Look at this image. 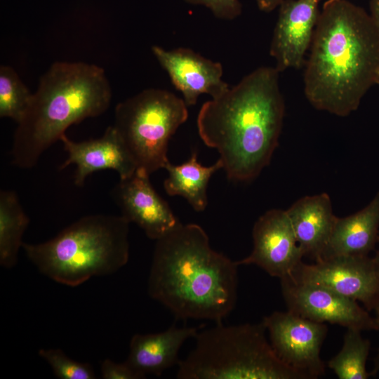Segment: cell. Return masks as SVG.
I'll use <instances>...</instances> for the list:
<instances>
[{"label": "cell", "mask_w": 379, "mask_h": 379, "mask_svg": "<svg viewBox=\"0 0 379 379\" xmlns=\"http://www.w3.org/2000/svg\"><path fill=\"white\" fill-rule=\"evenodd\" d=\"M60 140L67 152L60 169L75 164L74 179L77 186H83L86 178L97 171L112 169L118 173L120 179H126L137 169L135 161L113 125L96 139L75 142L64 134Z\"/></svg>", "instance_id": "obj_15"}, {"label": "cell", "mask_w": 379, "mask_h": 379, "mask_svg": "<svg viewBox=\"0 0 379 379\" xmlns=\"http://www.w3.org/2000/svg\"><path fill=\"white\" fill-rule=\"evenodd\" d=\"M238 266L211 247L200 225L181 223L156 241L148 294L178 319L222 322L237 302Z\"/></svg>", "instance_id": "obj_3"}, {"label": "cell", "mask_w": 379, "mask_h": 379, "mask_svg": "<svg viewBox=\"0 0 379 379\" xmlns=\"http://www.w3.org/2000/svg\"><path fill=\"white\" fill-rule=\"evenodd\" d=\"M262 321L269 332L274 352L283 363L305 379H315L324 374L325 365L320 357L328 331L324 323L288 310L274 312Z\"/></svg>", "instance_id": "obj_8"}, {"label": "cell", "mask_w": 379, "mask_h": 379, "mask_svg": "<svg viewBox=\"0 0 379 379\" xmlns=\"http://www.w3.org/2000/svg\"><path fill=\"white\" fill-rule=\"evenodd\" d=\"M304 91L317 109L355 111L379 74V34L370 15L347 0H327L314 29Z\"/></svg>", "instance_id": "obj_2"}, {"label": "cell", "mask_w": 379, "mask_h": 379, "mask_svg": "<svg viewBox=\"0 0 379 379\" xmlns=\"http://www.w3.org/2000/svg\"><path fill=\"white\" fill-rule=\"evenodd\" d=\"M39 355L51 367L60 379H95V373L91 364L77 361L60 349H41Z\"/></svg>", "instance_id": "obj_23"}, {"label": "cell", "mask_w": 379, "mask_h": 379, "mask_svg": "<svg viewBox=\"0 0 379 379\" xmlns=\"http://www.w3.org/2000/svg\"><path fill=\"white\" fill-rule=\"evenodd\" d=\"M379 191L357 213L336 217L322 258L336 255H368L378 241Z\"/></svg>", "instance_id": "obj_18"}, {"label": "cell", "mask_w": 379, "mask_h": 379, "mask_svg": "<svg viewBox=\"0 0 379 379\" xmlns=\"http://www.w3.org/2000/svg\"><path fill=\"white\" fill-rule=\"evenodd\" d=\"M112 88L105 70L84 62L58 61L41 77L29 107L14 132L12 163L31 168L67 128L109 107Z\"/></svg>", "instance_id": "obj_4"}, {"label": "cell", "mask_w": 379, "mask_h": 379, "mask_svg": "<svg viewBox=\"0 0 379 379\" xmlns=\"http://www.w3.org/2000/svg\"><path fill=\"white\" fill-rule=\"evenodd\" d=\"M259 9L264 12H270L279 6L284 0H255Z\"/></svg>", "instance_id": "obj_26"}, {"label": "cell", "mask_w": 379, "mask_h": 379, "mask_svg": "<svg viewBox=\"0 0 379 379\" xmlns=\"http://www.w3.org/2000/svg\"><path fill=\"white\" fill-rule=\"evenodd\" d=\"M164 168L168 176L164 182L166 192L169 196H181L197 212L205 210L208 204L207 187L211 176L222 168L220 160L212 166H202L197 161V154L193 151L190 158L180 165L168 161Z\"/></svg>", "instance_id": "obj_19"}, {"label": "cell", "mask_w": 379, "mask_h": 379, "mask_svg": "<svg viewBox=\"0 0 379 379\" xmlns=\"http://www.w3.org/2000/svg\"><path fill=\"white\" fill-rule=\"evenodd\" d=\"M253 248L249 255L237 261L255 265L272 277H290L300 265L304 256L295 236L286 211L271 209L255 222Z\"/></svg>", "instance_id": "obj_11"}, {"label": "cell", "mask_w": 379, "mask_h": 379, "mask_svg": "<svg viewBox=\"0 0 379 379\" xmlns=\"http://www.w3.org/2000/svg\"><path fill=\"white\" fill-rule=\"evenodd\" d=\"M151 49L187 107L196 105L201 94L216 98L230 88L222 79L223 68L219 62L186 48L166 50L154 45Z\"/></svg>", "instance_id": "obj_13"}, {"label": "cell", "mask_w": 379, "mask_h": 379, "mask_svg": "<svg viewBox=\"0 0 379 379\" xmlns=\"http://www.w3.org/2000/svg\"><path fill=\"white\" fill-rule=\"evenodd\" d=\"M361 332L347 328L341 350L328 362V368L340 379H366L371 376L366 368L371 343Z\"/></svg>", "instance_id": "obj_21"}, {"label": "cell", "mask_w": 379, "mask_h": 379, "mask_svg": "<svg viewBox=\"0 0 379 379\" xmlns=\"http://www.w3.org/2000/svg\"><path fill=\"white\" fill-rule=\"evenodd\" d=\"M149 173L137 168L129 178L120 179L112 196L121 215L134 222L153 240H158L176 229L181 222L169 205L153 188Z\"/></svg>", "instance_id": "obj_12"}, {"label": "cell", "mask_w": 379, "mask_h": 379, "mask_svg": "<svg viewBox=\"0 0 379 379\" xmlns=\"http://www.w3.org/2000/svg\"><path fill=\"white\" fill-rule=\"evenodd\" d=\"M192 5H201L208 8L215 18L231 20L241 13L239 0H184Z\"/></svg>", "instance_id": "obj_24"}, {"label": "cell", "mask_w": 379, "mask_h": 379, "mask_svg": "<svg viewBox=\"0 0 379 379\" xmlns=\"http://www.w3.org/2000/svg\"><path fill=\"white\" fill-rule=\"evenodd\" d=\"M371 17L379 34V0H370Z\"/></svg>", "instance_id": "obj_27"}, {"label": "cell", "mask_w": 379, "mask_h": 379, "mask_svg": "<svg viewBox=\"0 0 379 379\" xmlns=\"http://www.w3.org/2000/svg\"><path fill=\"white\" fill-rule=\"evenodd\" d=\"M279 74L276 67H258L198 113L199 135L218 152L230 180L257 178L278 146L285 113Z\"/></svg>", "instance_id": "obj_1"}, {"label": "cell", "mask_w": 379, "mask_h": 379, "mask_svg": "<svg viewBox=\"0 0 379 379\" xmlns=\"http://www.w3.org/2000/svg\"><path fill=\"white\" fill-rule=\"evenodd\" d=\"M289 277L359 301L368 312L379 307V274L368 255H336L314 264L302 262Z\"/></svg>", "instance_id": "obj_9"}, {"label": "cell", "mask_w": 379, "mask_h": 379, "mask_svg": "<svg viewBox=\"0 0 379 379\" xmlns=\"http://www.w3.org/2000/svg\"><path fill=\"white\" fill-rule=\"evenodd\" d=\"M288 310L312 321L338 324L360 331H378L375 317L357 301L328 288L301 283L287 277L280 279Z\"/></svg>", "instance_id": "obj_10"}, {"label": "cell", "mask_w": 379, "mask_h": 379, "mask_svg": "<svg viewBox=\"0 0 379 379\" xmlns=\"http://www.w3.org/2000/svg\"><path fill=\"white\" fill-rule=\"evenodd\" d=\"M377 84H379V74H378V77Z\"/></svg>", "instance_id": "obj_30"}, {"label": "cell", "mask_w": 379, "mask_h": 379, "mask_svg": "<svg viewBox=\"0 0 379 379\" xmlns=\"http://www.w3.org/2000/svg\"><path fill=\"white\" fill-rule=\"evenodd\" d=\"M379 241V239H378ZM375 268L377 270L378 273L379 274V248L376 252L375 255L373 258Z\"/></svg>", "instance_id": "obj_29"}, {"label": "cell", "mask_w": 379, "mask_h": 379, "mask_svg": "<svg viewBox=\"0 0 379 379\" xmlns=\"http://www.w3.org/2000/svg\"><path fill=\"white\" fill-rule=\"evenodd\" d=\"M29 223L15 191L0 192V265L12 268L18 261L22 237Z\"/></svg>", "instance_id": "obj_20"}, {"label": "cell", "mask_w": 379, "mask_h": 379, "mask_svg": "<svg viewBox=\"0 0 379 379\" xmlns=\"http://www.w3.org/2000/svg\"><path fill=\"white\" fill-rule=\"evenodd\" d=\"M195 327L179 328L173 325L156 333L135 334L131 339L128 356L125 361L140 374L160 375L178 364V353L184 343L195 338Z\"/></svg>", "instance_id": "obj_17"}, {"label": "cell", "mask_w": 379, "mask_h": 379, "mask_svg": "<svg viewBox=\"0 0 379 379\" xmlns=\"http://www.w3.org/2000/svg\"><path fill=\"white\" fill-rule=\"evenodd\" d=\"M375 312L376 314L375 319L379 326V307L375 311ZM378 373H379V350H378L377 356L374 359L373 366L372 371L370 373V375L371 376L375 375Z\"/></svg>", "instance_id": "obj_28"}, {"label": "cell", "mask_w": 379, "mask_h": 379, "mask_svg": "<svg viewBox=\"0 0 379 379\" xmlns=\"http://www.w3.org/2000/svg\"><path fill=\"white\" fill-rule=\"evenodd\" d=\"M286 211L304 256L321 260L336 219L328 194L305 196Z\"/></svg>", "instance_id": "obj_16"}, {"label": "cell", "mask_w": 379, "mask_h": 379, "mask_svg": "<svg viewBox=\"0 0 379 379\" xmlns=\"http://www.w3.org/2000/svg\"><path fill=\"white\" fill-rule=\"evenodd\" d=\"M188 117L182 98L160 88H147L119 102L114 127L135 161L149 174L169 161L171 138Z\"/></svg>", "instance_id": "obj_7"}, {"label": "cell", "mask_w": 379, "mask_h": 379, "mask_svg": "<svg viewBox=\"0 0 379 379\" xmlns=\"http://www.w3.org/2000/svg\"><path fill=\"white\" fill-rule=\"evenodd\" d=\"M319 1L284 0L279 5L270 48L279 72L303 65L320 13Z\"/></svg>", "instance_id": "obj_14"}, {"label": "cell", "mask_w": 379, "mask_h": 379, "mask_svg": "<svg viewBox=\"0 0 379 379\" xmlns=\"http://www.w3.org/2000/svg\"><path fill=\"white\" fill-rule=\"evenodd\" d=\"M129 224L122 215H90L50 240L23 242L22 248L41 274L75 287L93 277L112 274L127 264Z\"/></svg>", "instance_id": "obj_5"}, {"label": "cell", "mask_w": 379, "mask_h": 379, "mask_svg": "<svg viewBox=\"0 0 379 379\" xmlns=\"http://www.w3.org/2000/svg\"><path fill=\"white\" fill-rule=\"evenodd\" d=\"M33 96L11 66L0 67V117L18 124L26 114Z\"/></svg>", "instance_id": "obj_22"}, {"label": "cell", "mask_w": 379, "mask_h": 379, "mask_svg": "<svg viewBox=\"0 0 379 379\" xmlns=\"http://www.w3.org/2000/svg\"><path fill=\"white\" fill-rule=\"evenodd\" d=\"M262 321L225 326L195 336L196 344L178 363L179 379H305L283 363L266 338Z\"/></svg>", "instance_id": "obj_6"}, {"label": "cell", "mask_w": 379, "mask_h": 379, "mask_svg": "<svg viewBox=\"0 0 379 379\" xmlns=\"http://www.w3.org/2000/svg\"><path fill=\"white\" fill-rule=\"evenodd\" d=\"M100 373L104 379H142L146 378L130 366L126 361L117 363L109 359L103 360L101 363Z\"/></svg>", "instance_id": "obj_25"}]
</instances>
